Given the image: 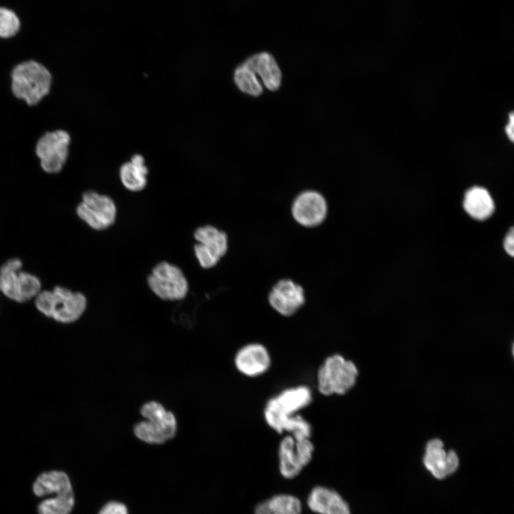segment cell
Masks as SVG:
<instances>
[{"label":"cell","mask_w":514,"mask_h":514,"mask_svg":"<svg viewBox=\"0 0 514 514\" xmlns=\"http://www.w3.org/2000/svg\"><path fill=\"white\" fill-rule=\"evenodd\" d=\"M76 213L92 229L103 231L115 223L117 208L110 196L89 190L83 193Z\"/></svg>","instance_id":"obj_8"},{"label":"cell","mask_w":514,"mask_h":514,"mask_svg":"<svg viewBox=\"0 0 514 514\" xmlns=\"http://www.w3.org/2000/svg\"><path fill=\"white\" fill-rule=\"evenodd\" d=\"M358 375L353 362L339 354L332 355L318 371V388L324 395H343L354 386Z\"/></svg>","instance_id":"obj_3"},{"label":"cell","mask_w":514,"mask_h":514,"mask_svg":"<svg viewBox=\"0 0 514 514\" xmlns=\"http://www.w3.org/2000/svg\"><path fill=\"white\" fill-rule=\"evenodd\" d=\"M311 400L312 393L310 388L299 386L286 389L271 398L264 411L284 415H295L308 406Z\"/></svg>","instance_id":"obj_15"},{"label":"cell","mask_w":514,"mask_h":514,"mask_svg":"<svg viewBox=\"0 0 514 514\" xmlns=\"http://www.w3.org/2000/svg\"><path fill=\"white\" fill-rule=\"evenodd\" d=\"M98 514H128L126 505L119 501L111 500L106 503Z\"/></svg>","instance_id":"obj_25"},{"label":"cell","mask_w":514,"mask_h":514,"mask_svg":"<svg viewBox=\"0 0 514 514\" xmlns=\"http://www.w3.org/2000/svg\"><path fill=\"white\" fill-rule=\"evenodd\" d=\"M193 237L196 240L194 254L203 268L214 267L228 251L227 234L212 225L198 227Z\"/></svg>","instance_id":"obj_10"},{"label":"cell","mask_w":514,"mask_h":514,"mask_svg":"<svg viewBox=\"0 0 514 514\" xmlns=\"http://www.w3.org/2000/svg\"><path fill=\"white\" fill-rule=\"evenodd\" d=\"M233 81L242 93L258 97L263 92V86L253 70L243 61L234 70Z\"/></svg>","instance_id":"obj_22"},{"label":"cell","mask_w":514,"mask_h":514,"mask_svg":"<svg viewBox=\"0 0 514 514\" xmlns=\"http://www.w3.org/2000/svg\"><path fill=\"white\" fill-rule=\"evenodd\" d=\"M303 504L298 497L290 493H278L258 503L253 514H301Z\"/></svg>","instance_id":"obj_19"},{"label":"cell","mask_w":514,"mask_h":514,"mask_svg":"<svg viewBox=\"0 0 514 514\" xmlns=\"http://www.w3.org/2000/svg\"><path fill=\"white\" fill-rule=\"evenodd\" d=\"M235 364L241 373L256 377L268 371L271 366V358L268 350L263 345L251 343L238 351Z\"/></svg>","instance_id":"obj_16"},{"label":"cell","mask_w":514,"mask_h":514,"mask_svg":"<svg viewBox=\"0 0 514 514\" xmlns=\"http://www.w3.org/2000/svg\"><path fill=\"white\" fill-rule=\"evenodd\" d=\"M423 465L438 480H443L453 474L459 467V458L452 450H445L439 439L428 441L423 455Z\"/></svg>","instance_id":"obj_12"},{"label":"cell","mask_w":514,"mask_h":514,"mask_svg":"<svg viewBox=\"0 0 514 514\" xmlns=\"http://www.w3.org/2000/svg\"><path fill=\"white\" fill-rule=\"evenodd\" d=\"M71 136L63 129L44 133L36 141L35 153L44 171L50 174L60 172L69 154Z\"/></svg>","instance_id":"obj_7"},{"label":"cell","mask_w":514,"mask_h":514,"mask_svg":"<svg viewBox=\"0 0 514 514\" xmlns=\"http://www.w3.org/2000/svg\"><path fill=\"white\" fill-rule=\"evenodd\" d=\"M463 207L473 218L485 220L494 211L495 205L490 193L480 186H473L465 193Z\"/></svg>","instance_id":"obj_20"},{"label":"cell","mask_w":514,"mask_h":514,"mask_svg":"<svg viewBox=\"0 0 514 514\" xmlns=\"http://www.w3.org/2000/svg\"><path fill=\"white\" fill-rule=\"evenodd\" d=\"M21 268L22 262L18 258L7 260L0 268V291L19 303L35 298L41 291L40 280Z\"/></svg>","instance_id":"obj_5"},{"label":"cell","mask_w":514,"mask_h":514,"mask_svg":"<svg viewBox=\"0 0 514 514\" xmlns=\"http://www.w3.org/2000/svg\"><path fill=\"white\" fill-rule=\"evenodd\" d=\"M34 298L35 306L41 313L63 323L78 320L87 306L86 298L82 293L61 286L40 291Z\"/></svg>","instance_id":"obj_2"},{"label":"cell","mask_w":514,"mask_h":514,"mask_svg":"<svg viewBox=\"0 0 514 514\" xmlns=\"http://www.w3.org/2000/svg\"><path fill=\"white\" fill-rule=\"evenodd\" d=\"M504 248L505 251L511 256L514 254V233L512 228L506 235L504 240Z\"/></svg>","instance_id":"obj_26"},{"label":"cell","mask_w":514,"mask_h":514,"mask_svg":"<svg viewBox=\"0 0 514 514\" xmlns=\"http://www.w3.org/2000/svg\"><path fill=\"white\" fill-rule=\"evenodd\" d=\"M314 445L310 438L285 436L278 448V469L281 475L288 480L296 478L310 463Z\"/></svg>","instance_id":"obj_9"},{"label":"cell","mask_w":514,"mask_h":514,"mask_svg":"<svg viewBox=\"0 0 514 514\" xmlns=\"http://www.w3.org/2000/svg\"><path fill=\"white\" fill-rule=\"evenodd\" d=\"M141 413L146 420L137 423L134 427V433L138 439L147 443L160 444L175 435L177 428L176 418L159 403L151 401L144 404Z\"/></svg>","instance_id":"obj_4"},{"label":"cell","mask_w":514,"mask_h":514,"mask_svg":"<svg viewBox=\"0 0 514 514\" xmlns=\"http://www.w3.org/2000/svg\"><path fill=\"white\" fill-rule=\"evenodd\" d=\"M513 127H514V116H513V114L510 113L509 115V121L505 126V133H507L508 138L512 141H513V138H514Z\"/></svg>","instance_id":"obj_27"},{"label":"cell","mask_w":514,"mask_h":514,"mask_svg":"<svg viewBox=\"0 0 514 514\" xmlns=\"http://www.w3.org/2000/svg\"><path fill=\"white\" fill-rule=\"evenodd\" d=\"M148 169L141 154H134L130 161L123 163L119 169V177L125 188L131 192L142 191L147 184Z\"/></svg>","instance_id":"obj_18"},{"label":"cell","mask_w":514,"mask_h":514,"mask_svg":"<svg viewBox=\"0 0 514 514\" xmlns=\"http://www.w3.org/2000/svg\"><path fill=\"white\" fill-rule=\"evenodd\" d=\"M253 70L263 87L271 91H277L282 82V72L274 56L261 51L244 60Z\"/></svg>","instance_id":"obj_17"},{"label":"cell","mask_w":514,"mask_h":514,"mask_svg":"<svg viewBox=\"0 0 514 514\" xmlns=\"http://www.w3.org/2000/svg\"><path fill=\"white\" fill-rule=\"evenodd\" d=\"M10 77L13 95L28 106L38 104L51 91V74L37 61H26L17 64Z\"/></svg>","instance_id":"obj_1"},{"label":"cell","mask_w":514,"mask_h":514,"mask_svg":"<svg viewBox=\"0 0 514 514\" xmlns=\"http://www.w3.org/2000/svg\"><path fill=\"white\" fill-rule=\"evenodd\" d=\"M74 493L55 495L43 500L38 505L39 514H70L74 507Z\"/></svg>","instance_id":"obj_23"},{"label":"cell","mask_w":514,"mask_h":514,"mask_svg":"<svg viewBox=\"0 0 514 514\" xmlns=\"http://www.w3.org/2000/svg\"><path fill=\"white\" fill-rule=\"evenodd\" d=\"M291 213L300 225L312 228L324 221L328 213V205L324 196L314 190H306L293 200Z\"/></svg>","instance_id":"obj_11"},{"label":"cell","mask_w":514,"mask_h":514,"mask_svg":"<svg viewBox=\"0 0 514 514\" xmlns=\"http://www.w3.org/2000/svg\"><path fill=\"white\" fill-rule=\"evenodd\" d=\"M150 290L163 301H176L186 298L189 286L183 271L168 261L158 263L147 277Z\"/></svg>","instance_id":"obj_6"},{"label":"cell","mask_w":514,"mask_h":514,"mask_svg":"<svg viewBox=\"0 0 514 514\" xmlns=\"http://www.w3.org/2000/svg\"><path fill=\"white\" fill-rule=\"evenodd\" d=\"M73 488L71 480L63 471L50 470L40 474L33 484L34 493L40 498L46 497L52 492Z\"/></svg>","instance_id":"obj_21"},{"label":"cell","mask_w":514,"mask_h":514,"mask_svg":"<svg viewBox=\"0 0 514 514\" xmlns=\"http://www.w3.org/2000/svg\"><path fill=\"white\" fill-rule=\"evenodd\" d=\"M271 306L279 314L290 316L305 303L303 288L290 279L277 282L268 294Z\"/></svg>","instance_id":"obj_13"},{"label":"cell","mask_w":514,"mask_h":514,"mask_svg":"<svg viewBox=\"0 0 514 514\" xmlns=\"http://www.w3.org/2000/svg\"><path fill=\"white\" fill-rule=\"evenodd\" d=\"M315 514H351L348 503L336 490L325 485L314 486L306 501Z\"/></svg>","instance_id":"obj_14"},{"label":"cell","mask_w":514,"mask_h":514,"mask_svg":"<svg viewBox=\"0 0 514 514\" xmlns=\"http://www.w3.org/2000/svg\"><path fill=\"white\" fill-rule=\"evenodd\" d=\"M19 21L11 10L0 7V37L9 38L19 30Z\"/></svg>","instance_id":"obj_24"}]
</instances>
